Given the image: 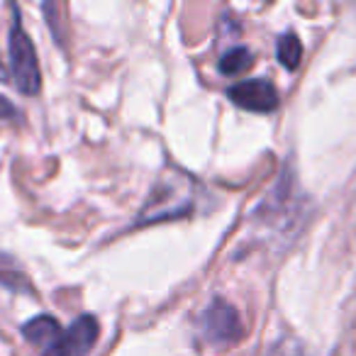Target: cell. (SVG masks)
I'll use <instances>...</instances> for the list:
<instances>
[{
	"instance_id": "cell-1",
	"label": "cell",
	"mask_w": 356,
	"mask_h": 356,
	"mask_svg": "<svg viewBox=\"0 0 356 356\" xmlns=\"http://www.w3.org/2000/svg\"><path fill=\"white\" fill-rule=\"evenodd\" d=\"M198 205V184L184 171H166L159 176L147 203L137 215V225H156L191 215Z\"/></svg>"
},
{
	"instance_id": "cell-2",
	"label": "cell",
	"mask_w": 356,
	"mask_h": 356,
	"mask_svg": "<svg viewBox=\"0 0 356 356\" xmlns=\"http://www.w3.org/2000/svg\"><path fill=\"white\" fill-rule=\"evenodd\" d=\"M10 69L13 79L20 93L37 95L42 90V71L37 61V51L30 35L22 30L20 22H15L10 30Z\"/></svg>"
},
{
	"instance_id": "cell-3",
	"label": "cell",
	"mask_w": 356,
	"mask_h": 356,
	"mask_svg": "<svg viewBox=\"0 0 356 356\" xmlns=\"http://www.w3.org/2000/svg\"><path fill=\"white\" fill-rule=\"evenodd\" d=\"M200 327L208 341L218 346H227L242 337V320H239L237 310L222 298H215L208 305V310L200 317Z\"/></svg>"
},
{
	"instance_id": "cell-4",
	"label": "cell",
	"mask_w": 356,
	"mask_h": 356,
	"mask_svg": "<svg viewBox=\"0 0 356 356\" xmlns=\"http://www.w3.org/2000/svg\"><path fill=\"white\" fill-rule=\"evenodd\" d=\"M98 339V320L93 315H81L69 330L44 351V356H88Z\"/></svg>"
},
{
	"instance_id": "cell-5",
	"label": "cell",
	"mask_w": 356,
	"mask_h": 356,
	"mask_svg": "<svg viewBox=\"0 0 356 356\" xmlns=\"http://www.w3.org/2000/svg\"><path fill=\"white\" fill-rule=\"evenodd\" d=\"M229 100L234 105L252 113H271L278 105V90L271 81L266 79H252V81H239L237 86L227 90Z\"/></svg>"
},
{
	"instance_id": "cell-6",
	"label": "cell",
	"mask_w": 356,
	"mask_h": 356,
	"mask_svg": "<svg viewBox=\"0 0 356 356\" xmlns=\"http://www.w3.org/2000/svg\"><path fill=\"white\" fill-rule=\"evenodd\" d=\"M22 337H25L27 341H32V344L47 346V349H49L61 337V327L51 315H40V317H32L30 322H25Z\"/></svg>"
},
{
	"instance_id": "cell-7",
	"label": "cell",
	"mask_w": 356,
	"mask_h": 356,
	"mask_svg": "<svg viewBox=\"0 0 356 356\" xmlns=\"http://www.w3.org/2000/svg\"><path fill=\"white\" fill-rule=\"evenodd\" d=\"M254 64V56L247 47H234V49L225 51L220 59V74L225 76H239L244 71H249Z\"/></svg>"
},
{
	"instance_id": "cell-8",
	"label": "cell",
	"mask_w": 356,
	"mask_h": 356,
	"mask_svg": "<svg viewBox=\"0 0 356 356\" xmlns=\"http://www.w3.org/2000/svg\"><path fill=\"white\" fill-rule=\"evenodd\" d=\"M278 61H281L286 69H298V64H300L302 59V42L298 35H293V32H286V35L278 40Z\"/></svg>"
},
{
	"instance_id": "cell-9",
	"label": "cell",
	"mask_w": 356,
	"mask_h": 356,
	"mask_svg": "<svg viewBox=\"0 0 356 356\" xmlns=\"http://www.w3.org/2000/svg\"><path fill=\"white\" fill-rule=\"evenodd\" d=\"M0 283H6L8 288H15V291H20L22 286L27 288V278L17 268H6V259L3 257H0Z\"/></svg>"
},
{
	"instance_id": "cell-10",
	"label": "cell",
	"mask_w": 356,
	"mask_h": 356,
	"mask_svg": "<svg viewBox=\"0 0 356 356\" xmlns=\"http://www.w3.org/2000/svg\"><path fill=\"white\" fill-rule=\"evenodd\" d=\"M13 118H17L15 105H13L8 98H3V95H0V120H13Z\"/></svg>"
},
{
	"instance_id": "cell-11",
	"label": "cell",
	"mask_w": 356,
	"mask_h": 356,
	"mask_svg": "<svg viewBox=\"0 0 356 356\" xmlns=\"http://www.w3.org/2000/svg\"><path fill=\"white\" fill-rule=\"evenodd\" d=\"M0 76H3V69H0Z\"/></svg>"
}]
</instances>
